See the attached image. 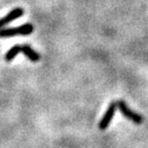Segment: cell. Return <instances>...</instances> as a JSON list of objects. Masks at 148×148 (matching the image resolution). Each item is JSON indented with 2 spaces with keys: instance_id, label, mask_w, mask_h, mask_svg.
Segmentation results:
<instances>
[{
  "instance_id": "277c9868",
  "label": "cell",
  "mask_w": 148,
  "mask_h": 148,
  "mask_svg": "<svg viewBox=\"0 0 148 148\" xmlns=\"http://www.w3.org/2000/svg\"><path fill=\"white\" fill-rule=\"evenodd\" d=\"M24 14V9L21 8V7H16V8H14L12 12L7 14L5 16H3L2 18H0V28L4 27V26L8 25L9 23H12V21L16 20V18H21Z\"/></svg>"
},
{
  "instance_id": "8992f818",
  "label": "cell",
  "mask_w": 148,
  "mask_h": 148,
  "mask_svg": "<svg viewBox=\"0 0 148 148\" xmlns=\"http://www.w3.org/2000/svg\"><path fill=\"white\" fill-rule=\"evenodd\" d=\"M21 51H22V46H20V45L12 46V49L6 53V55H5V61H7V62L12 61Z\"/></svg>"
},
{
  "instance_id": "5b68a950",
  "label": "cell",
  "mask_w": 148,
  "mask_h": 148,
  "mask_svg": "<svg viewBox=\"0 0 148 148\" xmlns=\"http://www.w3.org/2000/svg\"><path fill=\"white\" fill-rule=\"evenodd\" d=\"M22 53H23L31 62H38V61L40 60V56L29 45L22 46Z\"/></svg>"
},
{
  "instance_id": "7a4b0ae2",
  "label": "cell",
  "mask_w": 148,
  "mask_h": 148,
  "mask_svg": "<svg viewBox=\"0 0 148 148\" xmlns=\"http://www.w3.org/2000/svg\"><path fill=\"white\" fill-rule=\"evenodd\" d=\"M116 103H117V108L119 109V111L121 112V114L125 117H127V119H130L131 121L136 123V125H141L143 123V117L140 114L136 113L135 111H133L132 109L127 106L125 101L120 100V101L116 102Z\"/></svg>"
},
{
  "instance_id": "3957f363",
  "label": "cell",
  "mask_w": 148,
  "mask_h": 148,
  "mask_svg": "<svg viewBox=\"0 0 148 148\" xmlns=\"http://www.w3.org/2000/svg\"><path fill=\"white\" fill-rule=\"evenodd\" d=\"M116 108H117V103H115V102H112V103L109 105L108 109H107V111L105 112L104 116L102 117L101 121H100V123H99L100 130L103 131V130H106L107 127H109L111 120H112L114 114H115Z\"/></svg>"
},
{
  "instance_id": "6da1fadb",
  "label": "cell",
  "mask_w": 148,
  "mask_h": 148,
  "mask_svg": "<svg viewBox=\"0 0 148 148\" xmlns=\"http://www.w3.org/2000/svg\"><path fill=\"white\" fill-rule=\"evenodd\" d=\"M34 31V27L32 24L27 23L16 28H10V29H0V37L1 38H7V37L14 36H25L30 35Z\"/></svg>"
}]
</instances>
